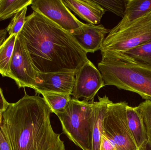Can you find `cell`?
<instances>
[{"mask_svg":"<svg viewBox=\"0 0 151 150\" xmlns=\"http://www.w3.org/2000/svg\"><path fill=\"white\" fill-rule=\"evenodd\" d=\"M126 101H111L103 120L102 132L114 143L117 150H137L127 122Z\"/></svg>","mask_w":151,"mask_h":150,"instance_id":"8992f818","label":"cell"},{"mask_svg":"<svg viewBox=\"0 0 151 150\" xmlns=\"http://www.w3.org/2000/svg\"><path fill=\"white\" fill-rule=\"evenodd\" d=\"M113 59L127 62L135 61L151 65V40L132 48Z\"/></svg>","mask_w":151,"mask_h":150,"instance_id":"2e32d148","label":"cell"},{"mask_svg":"<svg viewBox=\"0 0 151 150\" xmlns=\"http://www.w3.org/2000/svg\"><path fill=\"white\" fill-rule=\"evenodd\" d=\"M52 111L39 95L24 97L2 112L0 129L12 150H65L53 130Z\"/></svg>","mask_w":151,"mask_h":150,"instance_id":"7a4b0ae2","label":"cell"},{"mask_svg":"<svg viewBox=\"0 0 151 150\" xmlns=\"http://www.w3.org/2000/svg\"><path fill=\"white\" fill-rule=\"evenodd\" d=\"M98 101L93 102L92 107V150H101L102 125L108 104L111 102L108 97H99Z\"/></svg>","mask_w":151,"mask_h":150,"instance_id":"5bb4252c","label":"cell"},{"mask_svg":"<svg viewBox=\"0 0 151 150\" xmlns=\"http://www.w3.org/2000/svg\"><path fill=\"white\" fill-rule=\"evenodd\" d=\"M77 72L66 71L56 73H39L35 91L36 94L50 92L71 96Z\"/></svg>","mask_w":151,"mask_h":150,"instance_id":"30bf717a","label":"cell"},{"mask_svg":"<svg viewBox=\"0 0 151 150\" xmlns=\"http://www.w3.org/2000/svg\"><path fill=\"white\" fill-rule=\"evenodd\" d=\"M39 75L24 41L18 34L10 64L9 77L15 81L19 88L28 87L35 90Z\"/></svg>","mask_w":151,"mask_h":150,"instance_id":"52a82bcc","label":"cell"},{"mask_svg":"<svg viewBox=\"0 0 151 150\" xmlns=\"http://www.w3.org/2000/svg\"><path fill=\"white\" fill-rule=\"evenodd\" d=\"M18 34L9 36L0 47V74L9 77L10 64Z\"/></svg>","mask_w":151,"mask_h":150,"instance_id":"e0dca14e","label":"cell"},{"mask_svg":"<svg viewBox=\"0 0 151 150\" xmlns=\"http://www.w3.org/2000/svg\"><path fill=\"white\" fill-rule=\"evenodd\" d=\"M7 33L8 31H7V28L0 29V47L6 40Z\"/></svg>","mask_w":151,"mask_h":150,"instance_id":"484cf974","label":"cell"},{"mask_svg":"<svg viewBox=\"0 0 151 150\" xmlns=\"http://www.w3.org/2000/svg\"><path fill=\"white\" fill-rule=\"evenodd\" d=\"M40 94L42 95V97L49 106L52 113L55 114L63 110L71 99L70 95L63 93L42 92Z\"/></svg>","mask_w":151,"mask_h":150,"instance_id":"d6986e66","label":"cell"},{"mask_svg":"<svg viewBox=\"0 0 151 150\" xmlns=\"http://www.w3.org/2000/svg\"><path fill=\"white\" fill-rule=\"evenodd\" d=\"M63 2L69 9L91 24L101 22L104 10L94 0H65Z\"/></svg>","mask_w":151,"mask_h":150,"instance_id":"7c38bea8","label":"cell"},{"mask_svg":"<svg viewBox=\"0 0 151 150\" xmlns=\"http://www.w3.org/2000/svg\"><path fill=\"white\" fill-rule=\"evenodd\" d=\"M71 98L67 106L55 114L68 138L82 150H92L93 102Z\"/></svg>","mask_w":151,"mask_h":150,"instance_id":"277c9868","label":"cell"},{"mask_svg":"<svg viewBox=\"0 0 151 150\" xmlns=\"http://www.w3.org/2000/svg\"><path fill=\"white\" fill-rule=\"evenodd\" d=\"M151 40V11L117 32L108 34L100 49L102 59H115Z\"/></svg>","mask_w":151,"mask_h":150,"instance_id":"5b68a950","label":"cell"},{"mask_svg":"<svg viewBox=\"0 0 151 150\" xmlns=\"http://www.w3.org/2000/svg\"><path fill=\"white\" fill-rule=\"evenodd\" d=\"M100 144L101 150H117L114 143L103 132L101 134Z\"/></svg>","mask_w":151,"mask_h":150,"instance_id":"603a6c76","label":"cell"},{"mask_svg":"<svg viewBox=\"0 0 151 150\" xmlns=\"http://www.w3.org/2000/svg\"><path fill=\"white\" fill-rule=\"evenodd\" d=\"M137 107L142 117L148 139L151 140V100H145Z\"/></svg>","mask_w":151,"mask_h":150,"instance_id":"7402d4cb","label":"cell"},{"mask_svg":"<svg viewBox=\"0 0 151 150\" xmlns=\"http://www.w3.org/2000/svg\"><path fill=\"white\" fill-rule=\"evenodd\" d=\"M9 103L4 98L2 90L0 87V112H3L6 110Z\"/></svg>","mask_w":151,"mask_h":150,"instance_id":"d4e9b609","label":"cell"},{"mask_svg":"<svg viewBox=\"0 0 151 150\" xmlns=\"http://www.w3.org/2000/svg\"><path fill=\"white\" fill-rule=\"evenodd\" d=\"M18 34L39 73L77 72L89 60L71 33L35 11L26 17Z\"/></svg>","mask_w":151,"mask_h":150,"instance_id":"6da1fadb","label":"cell"},{"mask_svg":"<svg viewBox=\"0 0 151 150\" xmlns=\"http://www.w3.org/2000/svg\"><path fill=\"white\" fill-rule=\"evenodd\" d=\"M98 67L105 85L135 92L143 99L151 100V65L104 58Z\"/></svg>","mask_w":151,"mask_h":150,"instance_id":"3957f363","label":"cell"},{"mask_svg":"<svg viewBox=\"0 0 151 150\" xmlns=\"http://www.w3.org/2000/svg\"><path fill=\"white\" fill-rule=\"evenodd\" d=\"M104 10L114 13L119 16L123 18L126 10L127 0H96Z\"/></svg>","mask_w":151,"mask_h":150,"instance_id":"ffe728a7","label":"cell"},{"mask_svg":"<svg viewBox=\"0 0 151 150\" xmlns=\"http://www.w3.org/2000/svg\"><path fill=\"white\" fill-rule=\"evenodd\" d=\"M1 114L2 112H0V124H1Z\"/></svg>","mask_w":151,"mask_h":150,"instance_id":"83f0119b","label":"cell"},{"mask_svg":"<svg viewBox=\"0 0 151 150\" xmlns=\"http://www.w3.org/2000/svg\"><path fill=\"white\" fill-rule=\"evenodd\" d=\"M32 0H1L0 21L10 18L26 7L31 5Z\"/></svg>","mask_w":151,"mask_h":150,"instance_id":"ac0fdd59","label":"cell"},{"mask_svg":"<svg viewBox=\"0 0 151 150\" xmlns=\"http://www.w3.org/2000/svg\"><path fill=\"white\" fill-rule=\"evenodd\" d=\"M137 150H151V140H148L139 147Z\"/></svg>","mask_w":151,"mask_h":150,"instance_id":"4316f807","label":"cell"},{"mask_svg":"<svg viewBox=\"0 0 151 150\" xmlns=\"http://www.w3.org/2000/svg\"><path fill=\"white\" fill-rule=\"evenodd\" d=\"M0 150H12L10 145L6 140L0 129Z\"/></svg>","mask_w":151,"mask_h":150,"instance_id":"cb8c5ba5","label":"cell"},{"mask_svg":"<svg viewBox=\"0 0 151 150\" xmlns=\"http://www.w3.org/2000/svg\"><path fill=\"white\" fill-rule=\"evenodd\" d=\"M27 7H25L15 14L11 22L7 27L9 35L18 34L23 28L25 22Z\"/></svg>","mask_w":151,"mask_h":150,"instance_id":"44dd1931","label":"cell"},{"mask_svg":"<svg viewBox=\"0 0 151 150\" xmlns=\"http://www.w3.org/2000/svg\"><path fill=\"white\" fill-rule=\"evenodd\" d=\"M151 11V0H127L125 14L121 21L110 31L109 34L117 32L133 21Z\"/></svg>","mask_w":151,"mask_h":150,"instance_id":"4fadbf2b","label":"cell"},{"mask_svg":"<svg viewBox=\"0 0 151 150\" xmlns=\"http://www.w3.org/2000/svg\"><path fill=\"white\" fill-rule=\"evenodd\" d=\"M128 126L137 148L148 141V136L142 117L137 107L128 105L126 110Z\"/></svg>","mask_w":151,"mask_h":150,"instance_id":"9a60e30c","label":"cell"},{"mask_svg":"<svg viewBox=\"0 0 151 150\" xmlns=\"http://www.w3.org/2000/svg\"><path fill=\"white\" fill-rule=\"evenodd\" d=\"M110 31L102 24L87 23L75 31L72 35L85 53H92L100 50L106 35Z\"/></svg>","mask_w":151,"mask_h":150,"instance_id":"8fae6325","label":"cell"},{"mask_svg":"<svg viewBox=\"0 0 151 150\" xmlns=\"http://www.w3.org/2000/svg\"><path fill=\"white\" fill-rule=\"evenodd\" d=\"M31 8L72 34L85 23L77 19L62 0H32Z\"/></svg>","mask_w":151,"mask_h":150,"instance_id":"ba28073f","label":"cell"},{"mask_svg":"<svg viewBox=\"0 0 151 150\" xmlns=\"http://www.w3.org/2000/svg\"><path fill=\"white\" fill-rule=\"evenodd\" d=\"M0 1H1V0H0Z\"/></svg>","mask_w":151,"mask_h":150,"instance_id":"f1b7e54d","label":"cell"},{"mask_svg":"<svg viewBox=\"0 0 151 150\" xmlns=\"http://www.w3.org/2000/svg\"><path fill=\"white\" fill-rule=\"evenodd\" d=\"M105 85L102 75L98 69L89 60L76 75L73 90V98L87 102L93 101L99 90Z\"/></svg>","mask_w":151,"mask_h":150,"instance_id":"9c48e42d","label":"cell"}]
</instances>
